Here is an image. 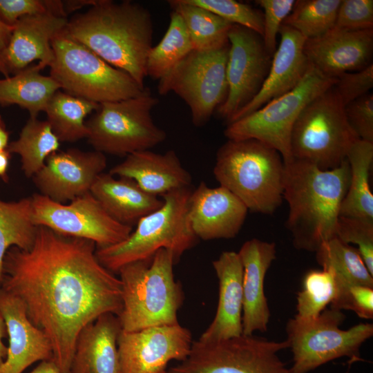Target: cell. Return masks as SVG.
Returning <instances> with one entry per match:
<instances>
[{
  "label": "cell",
  "mask_w": 373,
  "mask_h": 373,
  "mask_svg": "<svg viewBox=\"0 0 373 373\" xmlns=\"http://www.w3.org/2000/svg\"><path fill=\"white\" fill-rule=\"evenodd\" d=\"M95 242L37 226L32 247H13L3 262L1 289L23 303L50 341L52 361L70 373L81 330L104 314L118 316L122 283L95 255Z\"/></svg>",
  "instance_id": "obj_1"
},
{
  "label": "cell",
  "mask_w": 373,
  "mask_h": 373,
  "mask_svg": "<svg viewBox=\"0 0 373 373\" xmlns=\"http://www.w3.org/2000/svg\"><path fill=\"white\" fill-rule=\"evenodd\" d=\"M67 33L142 87L152 48L153 24L149 10L131 1L97 0L68 19Z\"/></svg>",
  "instance_id": "obj_2"
},
{
  "label": "cell",
  "mask_w": 373,
  "mask_h": 373,
  "mask_svg": "<svg viewBox=\"0 0 373 373\" xmlns=\"http://www.w3.org/2000/svg\"><path fill=\"white\" fill-rule=\"evenodd\" d=\"M283 200L289 205L285 226L294 247L316 252L335 238L342 201L347 193L350 169L345 159L332 170H321L306 161L285 163Z\"/></svg>",
  "instance_id": "obj_3"
},
{
  "label": "cell",
  "mask_w": 373,
  "mask_h": 373,
  "mask_svg": "<svg viewBox=\"0 0 373 373\" xmlns=\"http://www.w3.org/2000/svg\"><path fill=\"white\" fill-rule=\"evenodd\" d=\"M176 262L171 251L160 249L152 258L127 264L119 270L122 309L117 317L122 330L179 323L178 311L184 295L174 278Z\"/></svg>",
  "instance_id": "obj_4"
},
{
  "label": "cell",
  "mask_w": 373,
  "mask_h": 373,
  "mask_svg": "<svg viewBox=\"0 0 373 373\" xmlns=\"http://www.w3.org/2000/svg\"><path fill=\"white\" fill-rule=\"evenodd\" d=\"M285 166L280 153L267 144L228 140L217 151L213 174L248 210L270 215L283 200Z\"/></svg>",
  "instance_id": "obj_5"
},
{
  "label": "cell",
  "mask_w": 373,
  "mask_h": 373,
  "mask_svg": "<svg viewBox=\"0 0 373 373\" xmlns=\"http://www.w3.org/2000/svg\"><path fill=\"white\" fill-rule=\"evenodd\" d=\"M191 191L188 187L163 195L162 205L142 218L124 240L96 249L99 262L110 271L118 273L127 264L152 258L160 249L171 251L178 261L198 240L189 220Z\"/></svg>",
  "instance_id": "obj_6"
},
{
  "label": "cell",
  "mask_w": 373,
  "mask_h": 373,
  "mask_svg": "<svg viewBox=\"0 0 373 373\" xmlns=\"http://www.w3.org/2000/svg\"><path fill=\"white\" fill-rule=\"evenodd\" d=\"M51 45L54 56L50 76L68 94L102 104L136 97L144 90L128 73L73 39L66 28L54 37Z\"/></svg>",
  "instance_id": "obj_7"
},
{
  "label": "cell",
  "mask_w": 373,
  "mask_h": 373,
  "mask_svg": "<svg viewBox=\"0 0 373 373\" xmlns=\"http://www.w3.org/2000/svg\"><path fill=\"white\" fill-rule=\"evenodd\" d=\"M358 140L333 86L300 112L291 131V154L292 159L308 162L321 170H332L346 159Z\"/></svg>",
  "instance_id": "obj_8"
},
{
  "label": "cell",
  "mask_w": 373,
  "mask_h": 373,
  "mask_svg": "<svg viewBox=\"0 0 373 373\" xmlns=\"http://www.w3.org/2000/svg\"><path fill=\"white\" fill-rule=\"evenodd\" d=\"M157 104L147 88L136 97L99 104L86 122L88 142L95 151L119 156L150 150L166 138L151 116Z\"/></svg>",
  "instance_id": "obj_9"
},
{
  "label": "cell",
  "mask_w": 373,
  "mask_h": 373,
  "mask_svg": "<svg viewBox=\"0 0 373 373\" xmlns=\"http://www.w3.org/2000/svg\"><path fill=\"white\" fill-rule=\"evenodd\" d=\"M345 318L341 310L325 309L314 318L294 317L286 325L287 341L293 358L291 373H309L336 358L361 359L362 344L373 335L372 323H359L348 329L340 325Z\"/></svg>",
  "instance_id": "obj_10"
},
{
  "label": "cell",
  "mask_w": 373,
  "mask_h": 373,
  "mask_svg": "<svg viewBox=\"0 0 373 373\" xmlns=\"http://www.w3.org/2000/svg\"><path fill=\"white\" fill-rule=\"evenodd\" d=\"M336 82V78L324 75L310 64L305 76L294 88L249 115L227 124L224 135L233 140H259L278 151L284 163H287L292 160L291 131L300 112Z\"/></svg>",
  "instance_id": "obj_11"
},
{
  "label": "cell",
  "mask_w": 373,
  "mask_h": 373,
  "mask_svg": "<svg viewBox=\"0 0 373 373\" xmlns=\"http://www.w3.org/2000/svg\"><path fill=\"white\" fill-rule=\"evenodd\" d=\"M289 347L277 342L244 335L216 341L192 343L189 355L166 373H291L278 353Z\"/></svg>",
  "instance_id": "obj_12"
},
{
  "label": "cell",
  "mask_w": 373,
  "mask_h": 373,
  "mask_svg": "<svg viewBox=\"0 0 373 373\" xmlns=\"http://www.w3.org/2000/svg\"><path fill=\"white\" fill-rule=\"evenodd\" d=\"M229 44L211 51L192 50L159 80L158 93H174L189 106L194 126H204L228 93L227 64Z\"/></svg>",
  "instance_id": "obj_13"
},
{
  "label": "cell",
  "mask_w": 373,
  "mask_h": 373,
  "mask_svg": "<svg viewBox=\"0 0 373 373\" xmlns=\"http://www.w3.org/2000/svg\"><path fill=\"white\" fill-rule=\"evenodd\" d=\"M31 198L32 219L36 226L90 240L97 248L120 242L133 231L131 226L111 217L90 191L69 204L55 202L40 193L33 194Z\"/></svg>",
  "instance_id": "obj_14"
},
{
  "label": "cell",
  "mask_w": 373,
  "mask_h": 373,
  "mask_svg": "<svg viewBox=\"0 0 373 373\" xmlns=\"http://www.w3.org/2000/svg\"><path fill=\"white\" fill-rule=\"evenodd\" d=\"M229 49L227 64L228 93L217 109L227 124L259 92L271 66L272 55L262 37L245 27L233 24L228 33Z\"/></svg>",
  "instance_id": "obj_15"
},
{
  "label": "cell",
  "mask_w": 373,
  "mask_h": 373,
  "mask_svg": "<svg viewBox=\"0 0 373 373\" xmlns=\"http://www.w3.org/2000/svg\"><path fill=\"white\" fill-rule=\"evenodd\" d=\"M191 332L179 323L121 330L117 348L122 373H166L168 363L183 361L192 345Z\"/></svg>",
  "instance_id": "obj_16"
},
{
  "label": "cell",
  "mask_w": 373,
  "mask_h": 373,
  "mask_svg": "<svg viewBox=\"0 0 373 373\" xmlns=\"http://www.w3.org/2000/svg\"><path fill=\"white\" fill-rule=\"evenodd\" d=\"M106 167L104 153L68 149L52 153L32 180L40 194L65 203L90 192Z\"/></svg>",
  "instance_id": "obj_17"
},
{
  "label": "cell",
  "mask_w": 373,
  "mask_h": 373,
  "mask_svg": "<svg viewBox=\"0 0 373 373\" xmlns=\"http://www.w3.org/2000/svg\"><path fill=\"white\" fill-rule=\"evenodd\" d=\"M304 52L309 63L327 77L358 71L372 64L373 29L334 27L318 37L306 39Z\"/></svg>",
  "instance_id": "obj_18"
},
{
  "label": "cell",
  "mask_w": 373,
  "mask_h": 373,
  "mask_svg": "<svg viewBox=\"0 0 373 373\" xmlns=\"http://www.w3.org/2000/svg\"><path fill=\"white\" fill-rule=\"evenodd\" d=\"M248 209L224 186L209 187L202 182L191 191L189 220L198 239L232 238L241 229Z\"/></svg>",
  "instance_id": "obj_19"
},
{
  "label": "cell",
  "mask_w": 373,
  "mask_h": 373,
  "mask_svg": "<svg viewBox=\"0 0 373 373\" xmlns=\"http://www.w3.org/2000/svg\"><path fill=\"white\" fill-rule=\"evenodd\" d=\"M0 312L9 341L0 373H23L35 363L52 361V349L47 336L31 323L21 300L1 289Z\"/></svg>",
  "instance_id": "obj_20"
},
{
  "label": "cell",
  "mask_w": 373,
  "mask_h": 373,
  "mask_svg": "<svg viewBox=\"0 0 373 373\" xmlns=\"http://www.w3.org/2000/svg\"><path fill=\"white\" fill-rule=\"evenodd\" d=\"M279 35L280 37L279 45L272 55L269 73L259 92L249 104L235 115L229 124L249 115L271 100L289 92L305 76L310 66L304 52V45L307 39L298 31L284 24L280 28Z\"/></svg>",
  "instance_id": "obj_21"
},
{
  "label": "cell",
  "mask_w": 373,
  "mask_h": 373,
  "mask_svg": "<svg viewBox=\"0 0 373 373\" xmlns=\"http://www.w3.org/2000/svg\"><path fill=\"white\" fill-rule=\"evenodd\" d=\"M238 253L243 267L242 334L265 332L271 314L264 285L266 274L276 258V244L253 238L246 241Z\"/></svg>",
  "instance_id": "obj_22"
},
{
  "label": "cell",
  "mask_w": 373,
  "mask_h": 373,
  "mask_svg": "<svg viewBox=\"0 0 373 373\" xmlns=\"http://www.w3.org/2000/svg\"><path fill=\"white\" fill-rule=\"evenodd\" d=\"M67 17L50 12L26 16L15 25L6 53V65L15 74L38 60L41 70L53 59L51 41L68 23Z\"/></svg>",
  "instance_id": "obj_23"
},
{
  "label": "cell",
  "mask_w": 373,
  "mask_h": 373,
  "mask_svg": "<svg viewBox=\"0 0 373 373\" xmlns=\"http://www.w3.org/2000/svg\"><path fill=\"white\" fill-rule=\"evenodd\" d=\"M219 283L216 316L200 341H216L242 334L243 267L238 253L227 251L212 262Z\"/></svg>",
  "instance_id": "obj_24"
},
{
  "label": "cell",
  "mask_w": 373,
  "mask_h": 373,
  "mask_svg": "<svg viewBox=\"0 0 373 373\" xmlns=\"http://www.w3.org/2000/svg\"><path fill=\"white\" fill-rule=\"evenodd\" d=\"M109 173L132 179L144 191L157 197L190 187L192 181L191 174L172 150L162 154L150 150L133 153Z\"/></svg>",
  "instance_id": "obj_25"
},
{
  "label": "cell",
  "mask_w": 373,
  "mask_h": 373,
  "mask_svg": "<svg viewBox=\"0 0 373 373\" xmlns=\"http://www.w3.org/2000/svg\"><path fill=\"white\" fill-rule=\"evenodd\" d=\"M119 318L108 313L99 316L79 332L70 373H122L117 339Z\"/></svg>",
  "instance_id": "obj_26"
},
{
  "label": "cell",
  "mask_w": 373,
  "mask_h": 373,
  "mask_svg": "<svg viewBox=\"0 0 373 373\" xmlns=\"http://www.w3.org/2000/svg\"><path fill=\"white\" fill-rule=\"evenodd\" d=\"M90 193L117 221L131 226L159 209L162 199L144 191L134 180L102 173L95 180Z\"/></svg>",
  "instance_id": "obj_27"
},
{
  "label": "cell",
  "mask_w": 373,
  "mask_h": 373,
  "mask_svg": "<svg viewBox=\"0 0 373 373\" xmlns=\"http://www.w3.org/2000/svg\"><path fill=\"white\" fill-rule=\"evenodd\" d=\"M40 71L37 65H32L13 76L0 79V104L18 105L32 117L44 112L52 95L61 89L51 76L43 75Z\"/></svg>",
  "instance_id": "obj_28"
},
{
  "label": "cell",
  "mask_w": 373,
  "mask_h": 373,
  "mask_svg": "<svg viewBox=\"0 0 373 373\" xmlns=\"http://www.w3.org/2000/svg\"><path fill=\"white\" fill-rule=\"evenodd\" d=\"M346 159L350 179L341 205L340 216L373 220V195L370 185L373 142L356 140L350 149Z\"/></svg>",
  "instance_id": "obj_29"
},
{
  "label": "cell",
  "mask_w": 373,
  "mask_h": 373,
  "mask_svg": "<svg viewBox=\"0 0 373 373\" xmlns=\"http://www.w3.org/2000/svg\"><path fill=\"white\" fill-rule=\"evenodd\" d=\"M168 3L182 18L193 50L211 51L229 44L228 33L232 23L188 0H170Z\"/></svg>",
  "instance_id": "obj_30"
},
{
  "label": "cell",
  "mask_w": 373,
  "mask_h": 373,
  "mask_svg": "<svg viewBox=\"0 0 373 373\" xmlns=\"http://www.w3.org/2000/svg\"><path fill=\"white\" fill-rule=\"evenodd\" d=\"M99 104L57 90L44 112L46 121L59 142H75L88 137L85 117L95 111Z\"/></svg>",
  "instance_id": "obj_31"
},
{
  "label": "cell",
  "mask_w": 373,
  "mask_h": 373,
  "mask_svg": "<svg viewBox=\"0 0 373 373\" xmlns=\"http://www.w3.org/2000/svg\"><path fill=\"white\" fill-rule=\"evenodd\" d=\"M60 142L49 123L30 117L18 139L9 143L7 150L21 157V170L30 178L45 164L46 159L58 151Z\"/></svg>",
  "instance_id": "obj_32"
},
{
  "label": "cell",
  "mask_w": 373,
  "mask_h": 373,
  "mask_svg": "<svg viewBox=\"0 0 373 373\" xmlns=\"http://www.w3.org/2000/svg\"><path fill=\"white\" fill-rule=\"evenodd\" d=\"M315 253L318 263L333 272L338 289L353 285L373 287V276L356 247L333 238Z\"/></svg>",
  "instance_id": "obj_33"
},
{
  "label": "cell",
  "mask_w": 373,
  "mask_h": 373,
  "mask_svg": "<svg viewBox=\"0 0 373 373\" xmlns=\"http://www.w3.org/2000/svg\"><path fill=\"white\" fill-rule=\"evenodd\" d=\"M37 228L32 219L31 197L12 202L0 200V288L6 252L13 247L29 249L34 243Z\"/></svg>",
  "instance_id": "obj_34"
},
{
  "label": "cell",
  "mask_w": 373,
  "mask_h": 373,
  "mask_svg": "<svg viewBox=\"0 0 373 373\" xmlns=\"http://www.w3.org/2000/svg\"><path fill=\"white\" fill-rule=\"evenodd\" d=\"M193 50L190 37L182 18L172 11L166 33L151 48L146 59V76L161 79Z\"/></svg>",
  "instance_id": "obj_35"
},
{
  "label": "cell",
  "mask_w": 373,
  "mask_h": 373,
  "mask_svg": "<svg viewBox=\"0 0 373 373\" xmlns=\"http://www.w3.org/2000/svg\"><path fill=\"white\" fill-rule=\"evenodd\" d=\"M341 1H295L283 24L298 31L307 39L318 37L334 27Z\"/></svg>",
  "instance_id": "obj_36"
},
{
  "label": "cell",
  "mask_w": 373,
  "mask_h": 373,
  "mask_svg": "<svg viewBox=\"0 0 373 373\" xmlns=\"http://www.w3.org/2000/svg\"><path fill=\"white\" fill-rule=\"evenodd\" d=\"M338 294V285L332 271L312 269L303 280L302 290L298 293L295 316L302 319L314 318L334 300Z\"/></svg>",
  "instance_id": "obj_37"
},
{
  "label": "cell",
  "mask_w": 373,
  "mask_h": 373,
  "mask_svg": "<svg viewBox=\"0 0 373 373\" xmlns=\"http://www.w3.org/2000/svg\"><path fill=\"white\" fill-rule=\"evenodd\" d=\"M204 8L232 24L249 28L260 36L263 34L262 10L235 0H188Z\"/></svg>",
  "instance_id": "obj_38"
},
{
  "label": "cell",
  "mask_w": 373,
  "mask_h": 373,
  "mask_svg": "<svg viewBox=\"0 0 373 373\" xmlns=\"http://www.w3.org/2000/svg\"><path fill=\"white\" fill-rule=\"evenodd\" d=\"M335 238L345 244H354L370 273L373 276V220L340 216Z\"/></svg>",
  "instance_id": "obj_39"
},
{
  "label": "cell",
  "mask_w": 373,
  "mask_h": 373,
  "mask_svg": "<svg viewBox=\"0 0 373 373\" xmlns=\"http://www.w3.org/2000/svg\"><path fill=\"white\" fill-rule=\"evenodd\" d=\"M46 12L67 17L63 1L0 0V20L10 26L23 17Z\"/></svg>",
  "instance_id": "obj_40"
},
{
  "label": "cell",
  "mask_w": 373,
  "mask_h": 373,
  "mask_svg": "<svg viewBox=\"0 0 373 373\" xmlns=\"http://www.w3.org/2000/svg\"><path fill=\"white\" fill-rule=\"evenodd\" d=\"M262 9V40L266 50L273 55L277 46V37L284 20L294 7V0H258Z\"/></svg>",
  "instance_id": "obj_41"
},
{
  "label": "cell",
  "mask_w": 373,
  "mask_h": 373,
  "mask_svg": "<svg viewBox=\"0 0 373 373\" xmlns=\"http://www.w3.org/2000/svg\"><path fill=\"white\" fill-rule=\"evenodd\" d=\"M334 28L350 30L373 29V1H341Z\"/></svg>",
  "instance_id": "obj_42"
},
{
  "label": "cell",
  "mask_w": 373,
  "mask_h": 373,
  "mask_svg": "<svg viewBox=\"0 0 373 373\" xmlns=\"http://www.w3.org/2000/svg\"><path fill=\"white\" fill-rule=\"evenodd\" d=\"M331 307L353 311L360 318H373V287L353 285L338 288Z\"/></svg>",
  "instance_id": "obj_43"
},
{
  "label": "cell",
  "mask_w": 373,
  "mask_h": 373,
  "mask_svg": "<svg viewBox=\"0 0 373 373\" xmlns=\"http://www.w3.org/2000/svg\"><path fill=\"white\" fill-rule=\"evenodd\" d=\"M347 122L359 139L373 142V95L370 92L345 106Z\"/></svg>",
  "instance_id": "obj_44"
},
{
  "label": "cell",
  "mask_w": 373,
  "mask_h": 373,
  "mask_svg": "<svg viewBox=\"0 0 373 373\" xmlns=\"http://www.w3.org/2000/svg\"><path fill=\"white\" fill-rule=\"evenodd\" d=\"M336 79L334 86L345 106L370 92L373 87V64L358 71L343 73Z\"/></svg>",
  "instance_id": "obj_45"
},
{
  "label": "cell",
  "mask_w": 373,
  "mask_h": 373,
  "mask_svg": "<svg viewBox=\"0 0 373 373\" xmlns=\"http://www.w3.org/2000/svg\"><path fill=\"white\" fill-rule=\"evenodd\" d=\"M14 29L0 20V73L4 77H10V73L6 65V53Z\"/></svg>",
  "instance_id": "obj_46"
},
{
  "label": "cell",
  "mask_w": 373,
  "mask_h": 373,
  "mask_svg": "<svg viewBox=\"0 0 373 373\" xmlns=\"http://www.w3.org/2000/svg\"><path fill=\"white\" fill-rule=\"evenodd\" d=\"M64 11L66 15L83 7L88 6V8L95 4L97 0H72L63 1Z\"/></svg>",
  "instance_id": "obj_47"
},
{
  "label": "cell",
  "mask_w": 373,
  "mask_h": 373,
  "mask_svg": "<svg viewBox=\"0 0 373 373\" xmlns=\"http://www.w3.org/2000/svg\"><path fill=\"white\" fill-rule=\"evenodd\" d=\"M11 153L7 150L0 151V178L5 182L9 181L8 171Z\"/></svg>",
  "instance_id": "obj_48"
},
{
  "label": "cell",
  "mask_w": 373,
  "mask_h": 373,
  "mask_svg": "<svg viewBox=\"0 0 373 373\" xmlns=\"http://www.w3.org/2000/svg\"><path fill=\"white\" fill-rule=\"evenodd\" d=\"M29 373H62L52 361L39 362Z\"/></svg>",
  "instance_id": "obj_49"
},
{
  "label": "cell",
  "mask_w": 373,
  "mask_h": 373,
  "mask_svg": "<svg viewBox=\"0 0 373 373\" xmlns=\"http://www.w3.org/2000/svg\"><path fill=\"white\" fill-rule=\"evenodd\" d=\"M6 334V325L0 312V365L6 358L7 354V347L3 343V338Z\"/></svg>",
  "instance_id": "obj_50"
},
{
  "label": "cell",
  "mask_w": 373,
  "mask_h": 373,
  "mask_svg": "<svg viewBox=\"0 0 373 373\" xmlns=\"http://www.w3.org/2000/svg\"><path fill=\"white\" fill-rule=\"evenodd\" d=\"M8 144L9 132L0 114V151L7 149Z\"/></svg>",
  "instance_id": "obj_51"
}]
</instances>
